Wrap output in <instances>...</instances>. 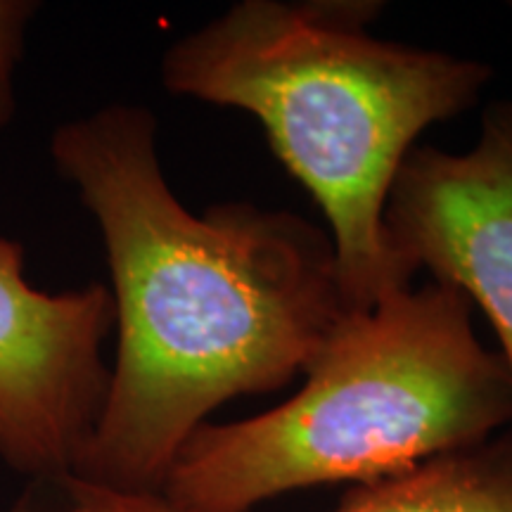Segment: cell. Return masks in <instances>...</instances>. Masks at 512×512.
<instances>
[{
  "label": "cell",
  "mask_w": 512,
  "mask_h": 512,
  "mask_svg": "<svg viewBox=\"0 0 512 512\" xmlns=\"http://www.w3.org/2000/svg\"><path fill=\"white\" fill-rule=\"evenodd\" d=\"M22 242L0 235V460L53 482L72 475L110 387V287L36 290Z\"/></svg>",
  "instance_id": "4"
},
{
  "label": "cell",
  "mask_w": 512,
  "mask_h": 512,
  "mask_svg": "<svg viewBox=\"0 0 512 512\" xmlns=\"http://www.w3.org/2000/svg\"><path fill=\"white\" fill-rule=\"evenodd\" d=\"M64 512H181L162 496H126L64 477ZM332 512H512V430L401 475L351 486Z\"/></svg>",
  "instance_id": "6"
},
{
  "label": "cell",
  "mask_w": 512,
  "mask_h": 512,
  "mask_svg": "<svg viewBox=\"0 0 512 512\" xmlns=\"http://www.w3.org/2000/svg\"><path fill=\"white\" fill-rule=\"evenodd\" d=\"M292 399L202 425L162 496L181 512H252L325 484H368L484 444L512 425V380L479 342L472 304L444 283L351 311Z\"/></svg>",
  "instance_id": "3"
},
{
  "label": "cell",
  "mask_w": 512,
  "mask_h": 512,
  "mask_svg": "<svg viewBox=\"0 0 512 512\" xmlns=\"http://www.w3.org/2000/svg\"><path fill=\"white\" fill-rule=\"evenodd\" d=\"M157 133L147 107L114 102L50 138L100 228L117 330L105 403L69 477L126 496L162 494L216 408L306 373L351 313L323 228L252 202L192 214Z\"/></svg>",
  "instance_id": "1"
},
{
  "label": "cell",
  "mask_w": 512,
  "mask_h": 512,
  "mask_svg": "<svg viewBox=\"0 0 512 512\" xmlns=\"http://www.w3.org/2000/svg\"><path fill=\"white\" fill-rule=\"evenodd\" d=\"M384 230L408 271L432 273L484 311L512 380V100L484 107L467 152L413 147L389 192Z\"/></svg>",
  "instance_id": "5"
},
{
  "label": "cell",
  "mask_w": 512,
  "mask_h": 512,
  "mask_svg": "<svg viewBox=\"0 0 512 512\" xmlns=\"http://www.w3.org/2000/svg\"><path fill=\"white\" fill-rule=\"evenodd\" d=\"M34 0H0V131L17 112L15 72L24 53V36L31 17L36 15Z\"/></svg>",
  "instance_id": "7"
},
{
  "label": "cell",
  "mask_w": 512,
  "mask_h": 512,
  "mask_svg": "<svg viewBox=\"0 0 512 512\" xmlns=\"http://www.w3.org/2000/svg\"><path fill=\"white\" fill-rule=\"evenodd\" d=\"M380 0H242L164 53L171 95L259 119L328 221L351 311L413 285L384 230L422 131L477 105L494 67L382 41Z\"/></svg>",
  "instance_id": "2"
}]
</instances>
